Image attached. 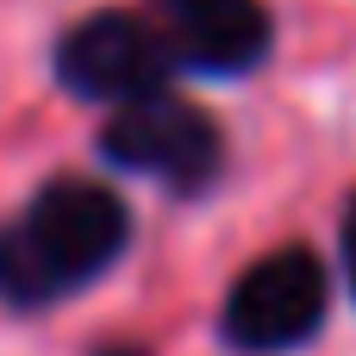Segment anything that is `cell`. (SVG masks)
I'll use <instances>...</instances> for the list:
<instances>
[{
    "mask_svg": "<svg viewBox=\"0 0 356 356\" xmlns=\"http://www.w3.org/2000/svg\"><path fill=\"white\" fill-rule=\"evenodd\" d=\"M131 238L119 194L94 181H50L6 232H0V300L50 307L69 288L94 282Z\"/></svg>",
    "mask_w": 356,
    "mask_h": 356,
    "instance_id": "6da1fadb",
    "label": "cell"
},
{
    "mask_svg": "<svg viewBox=\"0 0 356 356\" xmlns=\"http://www.w3.org/2000/svg\"><path fill=\"white\" fill-rule=\"evenodd\" d=\"M325 294H332V282H325V263L313 250H300V244L269 250L263 263H250L238 275V288L225 300V338L257 356L294 350L319 332Z\"/></svg>",
    "mask_w": 356,
    "mask_h": 356,
    "instance_id": "7a4b0ae2",
    "label": "cell"
},
{
    "mask_svg": "<svg viewBox=\"0 0 356 356\" xmlns=\"http://www.w3.org/2000/svg\"><path fill=\"white\" fill-rule=\"evenodd\" d=\"M56 75H63V88L81 94V100L131 106V100L163 94L169 44H163L138 13H94V19H81V25L56 44Z\"/></svg>",
    "mask_w": 356,
    "mask_h": 356,
    "instance_id": "3957f363",
    "label": "cell"
},
{
    "mask_svg": "<svg viewBox=\"0 0 356 356\" xmlns=\"http://www.w3.org/2000/svg\"><path fill=\"white\" fill-rule=\"evenodd\" d=\"M106 156L119 169H138V175H156L169 188H200L219 163V131L200 106L188 100H169V94H150V100H131L113 113L106 125Z\"/></svg>",
    "mask_w": 356,
    "mask_h": 356,
    "instance_id": "277c9868",
    "label": "cell"
},
{
    "mask_svg": "<svg viewBox=\"0 0 356 356\" xmlns=\"http://www.w3.org/2000/svg\"><path fill=\"white\" fill-rule=\"evenodd\" d=\"M163 19L175 31V50L207 75L257 69L269 50V19L257 0H163Z\"/></svg>",
    "mask_w": 356,
    "mask_h": 356,
    "instance_id": "5b68a950",
    "label": "cell"
},
{
    "mask_svg": "<svg viewBox=\"0 0 356 356\" xmlns=\"http://www.w3.org/2000/svg\"><path fill=\"white\" fill-rule=\"evenodd\" d=\"M344 275H350V288H356V200H350V213H344Z\"/></svg>",
    "mask_w": 356,
    "mask_h": 356,
    "instance_id": "8992f818",
    "label": "cell"
},
{
    "mask_svg": "<svg viewBox=\"0 0 356 356\" xmlns=\"http://www.w3.org/2000/svg\"><path fill=\"white\" fill-rule=\"evenodd\" d=\"M106 356H138V350H106Z\"/></svg>",
    "mask_w": 356,
    "mask_h": 356,
    "instance_id": "52a82bcc",
    "label": "cell"
}]
</instances>
